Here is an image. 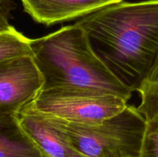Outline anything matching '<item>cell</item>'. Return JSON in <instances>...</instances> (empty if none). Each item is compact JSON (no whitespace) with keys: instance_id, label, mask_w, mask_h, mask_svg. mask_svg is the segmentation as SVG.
Segmentation results:
<instances>
[{"instance_id":"cell-1","label":"cell","mask_w":158,"mask_h":157,"mask_svg":"<svg viewBox=\"0 0 158 157\" xmlns=\"http://www.w3.org/2000/svg\"><path fill=\"white\" fill-rule=\"evenodd\" d=\"M75 24L110 72L131 92L137 90L158 51V0L113 3Z\"/></svg>"},{"instance_id":"cell-2","label":"cell","mask_w":158,"mask_h":157,"mask_svg":"<svg viewBox=\"0 0 158 157\" xmlns=\"http://www.w3.org/2000/svg\"><path fill=\"white\" fill-rule=\"evenodd\" d=\"M32 58L43 78L41 89L85 87L131 99L125 87L96 55L86 32L77 24L64 26L41 38L30 39Z\"/></svg>"},{"instance_id":"cell-3","label":"cell","mask_w":158,"mask_h":157,"mask_svg":"<svg viewBox=\"0 0 158 157\" xmlns=\"http://www.w3.org/2000/svg\"><path fill=\"white\" fill-rule=\"evenodd\" d=\"M44 115L86 156L140 157L147 121L134 106L127 105L98 124H80Z\"/></svg>"},{"instance_id":"cell-4","label":"cell","mask_w":158,"mask_h":157,"mask_svg":"<svg viewBox=\"0 0 158 157\" xmlns=\"http://www.w3.org/2000/svg\"><path fill=\"white\" fill-rule=\"evenodd\" d=\"M127 102L111 92L93 88L53 87L41 89L31 103L43 113L66 121L98 124L121 112Z\"/></svg>"},{"instance_id":"cell-5","label":"cell","mask_w":158,"mask_h":157,"mask_svg":"<svg viewBox=\"0 0 158 157\" xmlns=\"http://www.w3.org/2000/svg\"><path fill=\"white\" fill-rule=\"evenodd\" d=\"M43 78L30 55L0 64V114H18L35 98Z\"/></svg>"},{"instance_id":"cell-6","label":"cell","mask_w":158,"mask_h":157,"mask_svg":"<svg viewBox=\"0 0 158 157\" xmlns=\"http://www.w3.org/2000/svg\"><path fill=\"white\" fill-rule=\"evenodd\" d=\"M18 117L23 129L44 157H87L31 102L22 108Z\"/></svg>"},{"instance_id":"cell-7","label":"cell","mask_w":158,"mask_h":157,"mask_svg":"<svg viewBox=\"0 0 158 157\" xmlns=\"http://www.w3.org/2000/svg\"><path fill=\"white\" fill-rule=\"evenodd\" d=\"M24 11L45 26L82 18L110 4L123 0H20Z\"/></svg>"},{"instance_id":"cell-8","label":"cell","mask_w":158,"mask_h":157,"mask_svg":"<svg viewBox=\"0 0 158 157\" xmlns=\"http://www.w3.org/2000/svg\"><path fill=\"white\" fill-rule=\"evenodd\" d=\"M0 157H44L23 129L18 114H0Z\"/></svg>"},{"instance_id":"cell-9","label":"cell","mask_w":158,"mask_h":157,"mask_svg":"<svg viewBox=\"0 0 158 157\" xmlns=\"http://www.w3.org/2000/svg\"><path fill=\"white\" fill-rule=\"evenodd\" d=\"M29 42L12 26L0 31V64L21 56H32Z\"/></svg>"},{"instance_id":"cell-10","label":"cell","mask_w":158,"mask_h":157,"mask_svg":"<svg viewBox=\"0 0 158 157\" xmlns=\"http://www.w3.org/2000/svg\"><path fill=\"white\" fill-rule=\"evenodd\" d=\"M136 91L140 95V104L137 109L149 120L158 115V82H143Z\"/></svg>"},{"instance_id":"cell-11","label":"cell","mask_w":158,"mask_h":157,"mask_svg":"<svg viewBox=\"0 0 158 157\" xmlns=\"http://www.w3.org/2000/svg\"><path fill=\"white\" fill-rule=\"evenodd\" d=\"M146 121L140 157H158V115Z\"/></svg>"},{"instance_id":"cell-12","label":"cell","mask_w":158,"mask_h":157,"mask_svg":"<svg viewBox=\"0 0 158 157\" xmlns=\"http://www.w3.org/2000/svg\"><path fill=\"white\" fill-rule=\"evenodd\" d=\"M15 9L14 0H0V31L9 29L12 25V11Z\"/></svg>"},{"instance_id":"cell-13","label":"cell","mask_w":158,"mask_h":157,"mask_svg":"<svg viewBox=\"0 0 158 157\" xmlns=\"http://www.w3.org/2000/svg\"><path fill=\"white\" fill-rule=\"evenodd\" d=\"M143 82H146V83H157L158 82V51L151 69Z\"/></svg>"}]
</instances>
